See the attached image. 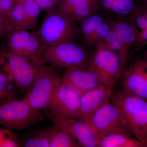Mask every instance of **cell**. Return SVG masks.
<instances>
[{
	"mask_svg": "<svg viewBox=\"0 0 147 147\" xmlns=\"http://www.w3.org/2000/svg\"><path fill=\"white\" fill-rule=\"evenodd\" d=\"M111 98L132 134L144 146L147 135V100L123 90L113 91Z\"/></svg>",
	"mask_w": 147,
	"mask_h": 147,
	"instance_id": "1",
	"label": "cell"
},
{
	"mask_svg": "<svg viewBox=\"0 0 147 147\" xmlns=\"http://www.w3.org/2000/svg\"><path fill=\"white\" fill-rule=\"evenodd\" d=\"M36 65L38 74L23 101L37 111L46 110L51 97L61 83L62 79L54 69L46 64L41 56L31 59Z\"/></svg>",
	"mask_w": 147,
	"mask_h": 147,
	"instance_id": "2",
	"label": "cell"
},
{
	"mask_svg": "<svg viewBox=\"0 0 147 147\" xmlns=\"http://www.w3.org/2000/svg\"><path fill=\"white\" fill-rule=\"evenodd\" d=\"M76 22L55 10L46 13L37 30L34 32L45 47L74 42L79 33Z\"/></svg>",
	"mask_w": 147,
	"mask_h": 147,
	"instance_id": "3",
	"label": "cell"
},
{
	"mask_svg": "<svg viewBox=\"0 0 147 147\" xmlns=\"http://www.w3.org/2000/svg\"><path fill=\"white\" fill-rule=\"evenodd\" d=\"M125 65L117 54L102 42L95 46L87 67L97 74L102 84L113 88L120 79Z\"/></svg>",
	"mask_w": 147,
	"mask_h": 147,
	"instance_id": "4",
	"label": "cell"
},
{
	"mask_svg": "<svg viewBox=\"0 0 147 147\" xmlns=\"http://www.w3.org/2000/svg\"><path fill=\"white\" fill-rule=\"evenodd\" d=\"M41 56L47 63L57 68L86 67L89 57L84 47L74 42H61L46 46Z\"/></svg>",
	"mask_w": 147,
	"mask_h": 147,
	"instance_id": "5",
	"label": "cell"
},
{
	"mask_svg": "<svg viewBox=\"0 0 147 147\" xmlns=\"http://www.w3.org/2000/svg\"><path fill=\"white\" fill-rule=\"evenodd\" d=\"M88 125L98 140L114 133H122L129 136L132 134L119 109L111 98L95 113Z\"/></svg>",
	"mask_w": 147,
	"mask_h": 147,
	"instance_id": "6",
	"label": "cell"
},
{
	"mask_svg": "<svg viewBox=\"0 0 147 147\" xmlns=\"http://www.w3.org/2000/svg\"><path fill=\"white\" fill-rule=\"evenodd\" d=\"M42 112L37 111L24 101L13 100L0 104V125L21 130L41 121Z\"/></svg>",
	"mask_w": 147,
	"mask_h": 147,
	"instance_id": "7",
	"label": "cell"
},
{
	"mask_svg": "<svg viewBox=\"0 0 147 147\" xmlns=\"http://www.w3.org/2000/svg\"><path fill=\"white\" fill-rule=\"evenodd\" d=\"M82 94L73 87L61 82L53 94L46 110L53 121L77 119Z\"/></svg>",
	"mask_w": 147,
	"mask_h": 147,
	"instance_id": "8",
	"label": "cell"
},
{
	"mask_svg": "<svg viewBox=\"0 0 147 147\" xmlns=\"http://www.w3.org/2000/svg\"><path fill=\"white\" fill-rule=\"evenodd\" d=\"M5 68L19 89L27 92L35 81L38 70L31 59L7 51L4 53Z\"/></svg>",
	"mask_w": 147,
	"mask_h": 147,
	"instance_id": "9",
	"label": "cell"
},
{
	"mask_svg": "<svg viewBox=\"0 0 147 147\" xmlns=\"http://www.w3.org/2000/svg\"><path fill=\"white\" fill-rule=\"evenodd\" d=\"M45 47L34 31L14 30L7 36V52L30 59L41 56Z\"/></svg>",
	"mask_w": 147,
	"mask_h": 147,
	"instance_id": "10",
	"label": "cell"
},
{
	"mask_svg": "<svg viewBox=\"0 0 147 147\" xmlns=\"http://www.w3.org/2000/svg\"><path fill=\"white\" fill-rule=\"evenodd\" d=\"M122 90L147 100V61L138 59L124 69L121 76Z\"/></svg>",
	"mask_w": 147,
	"mask_h": 147,
	"instance_id": "11",
	"label": "cell"
},
{
	"mask_svg": "<svg viewBox=\"0 0 147 147\" xmlns=\"http://www.w3.org/2000/svg\"><path fill=\"white\" fill-rule=\"evenodd\" d=\"M113 92L112 88L102 84L82 94L80 100L79 115L76 119L88 124L95 113L111 99Z\"/></svg>",
	"mask_w": 147,
	"mask_h": 147,
	"instance_id": "12",
	"label": "cell"
},
{
	"mask_svg": "<svg viewBox=\"0 0 147 147\" xmlns=\"http://www.w3.org/2000/svg\"><path fill=\"white\" fill-rule=\"evenodd\" d=\"M55 125L65 130L78 142L80 147H98V139L86 123L76 119L53 120Z\"/></svg>",
	"mask_w": 147,
	"mask_h": 147,
	"instance_id": "13",
	"label": "cell"
},
{
	"mask_svg": "<svg viewBox=\"0 0 147 147\" xmlns=\"http://www.w3.org/2000/svg\"><path fill=\"white\" fill-rule=\"evenodd\" d=\"M61 79L62 83L73 87L82 94L102 84L97 74L87 66L66 69Z\"/></svg>",
	"mask_w": 147,
	"mask_h": 147,
	"instance_id": "14",
	"label": "cell"
},
{
	"mask_svg": "<svg viewBox=\"0 0 147 147\" xmlns=\"http://www.w3.org/2000/svg\"><path fill=\"white\" fill-rule=\"evenodd\" d=\"M55 10L81 22L99 11L98 0H61Z\"/></svg>",
	"mask_w": 147,
	"mask_h": 147,
	"instance_id": "15",
	"label": "cell"
},
{
	"mask_svg": "<svg viewBox=\"0 0 147 147\" xmlns=\"http://www.w3.org/2000/svg\"><path fill=\"white\" fill-rule=\"evenodd\" d=\"M112 30L130 54L137 42L139 31L130 16L112 20Z\"/></svg>",
	"mask_w": 147,
	"mask_h": 147,
	"instance_id": "16",
	"label": "cell"
},
{
	"mask_svg": "<svg viewBox=\"0 0 147 147\" xmlns=\"http://www.w3.org/2000/svg\"><path fill=\"white\" fill-rule=\"evenodd\" d=\"M99 10L115 19L130 16L137 5L136 0H98Z\"/></svg>",
	"mask_w": 147,
	"mask_h": 147,
	"instance_id": "17",
	"label": "cell"
},
{
	"mask_svg": "<svg viewBox=\"0 0 147 147\" xmlns=\"http://www.w3.org/2000/svg\"><path fill=\"white\" fill-rule=\"evenodd\" d=\"M98 147H144L138 139L122 133L109 134L98 140Z\"/></svg>",
	"mask_w": 147,
	"mask_h": 147,
	"instance_id": "18",
	"label": "cell"
},
{
	"mask_svg": "<svg viewBox=\"0 0 147 147\" xmlns=\"http://www.w3.org/2000/svg\"><path fill=\"white\" fill-rule=\"evenodd\" d=\"M80 147L78 142L67 131L55 125L52 128L49 147Z\"/></svg>",
	"mask_w": 147,
	"mask_h": 147,
	"instance_id": "19",
	"label": "cell"
},
{
	"mask_svg": "<svg viewBox=\"0 0 147 147\" xmlns=\"http://www.w3.org/2000/svg\"><path fill=\"white\" fill-rule=\"evenodd\" d=\"M7 16L14 30H31L24 3H15Z\"/></svg>",
	"mask_w": 147,
	"mask_h": 147,
	"instance_id": "20",
	"label": "cell"
},
{
	"mask_svg": "<svg viewBox=\"0 0 147 147\" xmlns=\"http://www.w3.org/2000/svg\"><path fill=\"white\" fill-rule=\"evenodd\" d=\"M5 58L3 53L0 56V104L13 100L12 82L13 80L6 70H2Z\"/></svg>",
	"mask_w": 147,
	"mask_h": 147,
	"instance_id": "21",
	"label": "cell"
},
{
	"mask_svg": "<svg viewBox=\"0 0 147 147\" xmlns=\"http://www.w3.org/2000/svg\"><path fill=\"white\" fill-rule=\"evenodd\" d=\"M107 18L103 14L96 12L81 21L79 28V34L82 35L84 42Z\"/></svg>",
	"mask_w": 147,
	"mask_h": 147,
	"instance_id": "22",
	"label": "cell"
},
{
	"mask_svg": "<svg viewBox=\"0 0 147 147\" xmlns=\"http://www.w3.org/2000/svg\"><path fill=\"white\" fill-rule=\"evenodd\" d=\"M101 42L109 49L117 54L125 65L129 57L130 54L127 51L122 42H121L112 29Z\"/></svg>",
	"mask_w": 147,
	"mask_h": 147,
	"instance_id": "23",
	"label": "cell"
},
{
	"mask_svg": "<svg viewBox=\"0 0 147 147\" xmlns=\"http://www.w3.org/2000/svg\"><path fill=\"white\" fill-rule=\"evenodd\" d=\"M52 128L42 129L32 134L25 139L23 146L49 147Z\"/></svg>",
	"mask_w": 147,
	"mask_h": 147,
	"instance_id": "24",
	"label": "cell"
},
{
	"mask_svg": "<svg viewBox=\"0 0 147 147\" xmlns=\"http://www.w3.org/2000/svg\"><path fill=\"white\" fill-rule=\"evenodd\" d=\"M112 20L107 18L102 22L85 42L90 45H95L101 42L112 29Z\"/></svg>",
	"mask_w": 147,
	"mask_h": 147,
	"instance_id": "25",
	"label": "cell"
},
{
	"mask_svg": "<svg viewBox=\"0 0 147 147\" xmlns=\"http://www.w3.org/2000/svg\"><path fill=\"white\" fill-rule=\"evenodd\" d=\"M24 3L31 30H34L37 25L38 18L42 9L36 0H28Z\"/></svg>",
	"mask_w": 147,
	"mask_h": 147,
	"instance_id": "26",
	"label": "cell"
},
{
	"mask_svg": "<svg viewBox=\"0 0 147 147\" xmlns=\"http://www.w3.org/2000/svg\"><path fill=\"white\" fill-rule=\"evenodd\" d=\"M139 32L147 29V5H137L129 16Z\"/></svg>",
	"mask_w": 147,
	"mask_h": 147,
	"instance_id": "27",
	"label": "cell"
},
{
	"mask_svg": "<svg viewBox=\"0 0 147 147\" xmlns=\"http://www.w3.org/2000/svg\"><path fill=\"white\" fill-rule=\"evenodd\" d=\"M18 143L14 135L8 130L0 128V147H18Z\"/></svg>",
	"mask_w": 147,
	"mask_h": 147,
	"instance_id": "28",
	"label": "cell"
},
{
	"mask_svg": "<svg viewBox=\"0 0 147 147\" xmlns=\"http://www.w3.org/2000/svg\"><path fill=\"white\" fill-rule=\"evenodd\" d=\"M14 30L7 16L0 13V40Z\"/></svg>",
	"mask_w": 147,
	"mask_h": 147,
	"instance_id": "29",
	"label": "cell"
},
{
	"mask_svg": "<svg viewBox=\"0 0 147 147\" xmlns=\"http://www.w3.org/2000/svg\"><path fill=\"white\" fill-rule=\"evenodd\" d=\"M61 0H36L42 10L49 13L57 7Z\"/></svg>",
	"mask_w": 147,
	"mask_h": 147,
	"instance_id": "30",
	"label": "cell"
},
{
	"mask_svg": "<svg viewBox=\"0 0 147 147\" xmlns=\"http://www.w3.org/2000/svg\"><path fill=\"white\" fill-rule=\"evenodd\" d=\"M147 42V29L139 32L135 45L137 47H142Z\"/></svg>",
	"mask_w": 147,
	"mask_h": 147,
	"instance_id": "31",
	"label": "cell"
},
{
	"mask_svg": "<svg viewBox=\"0 0 147 147\" xmlns=\"http://www.w3.org/2000/svg\"><path fill=\"white\" fill-rule=\"evenodd\" d=\"M28 0H15V3H23L25 2L26 1Z\"/></svg>",
	"mask_w": 147,
	"mask_h": 147,
	"instance_id": "32",
	"label": "cell"
},
{
	"mask_svg": "<svg viewBox=\"0 0 147 147\" xmlns=\"http://www.w3.org/2000/svg\"><path fill=\"white\" fill-rule=\"evenodd\" d=\"M141 2H142L143 4L147 5V0H140Z\"/></svg>",
	"mask_w": 147,
	"mask_h": 147,
	"instance_id": "33",
	"label": "cell"
},
{
	"mask_svg": "<svg viewBox=\"0 0 147 147\" xmlns=\"http://www.w3.org/2000/svg\"><path fill=\"white\" fill-rule=\"evenodd\" d=\"M143 59H145L147 60V50L146 52H145V55H144V57L143 58Z\"/></svg>",
	"mask_w": 147,
	"mask_h": 147,
	"instance_id": "34",
	"label": "cell"
},
{
	"mask_svg": "<svg viewBox=\"0 0 147 147\" xmlns=\"http://www.w3.org/2000/svg\"><path fill=\"white\" fill-rule=\"evenodd\" d=\"M144 147H147V135L146 139V142H145V144H144Z\"/></svg>",
	"mask_w": 147,
	"mask_h": 147,
	"instance_id": "35",
	"label": "cell"
}]
</instances>
